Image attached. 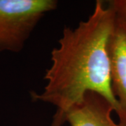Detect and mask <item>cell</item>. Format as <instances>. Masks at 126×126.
Instances as JSON below:
<instances>
[{
  "label": "cell",
  "mask_w": 126,
  "mask_h": 126,
  "mask_svg": "<svg viewBox=\"0 0 126 126\" xmlns=\"http://www.w3.org/2000/svg\"><path fill=\"white\" fill-rule=\"evenodd\" d=\"M58 5L56 0H0V52H20L39 21Z\"/></svg>",
  "instance_id": "cell-2"
},
{
  "label": "cell",
  "mask_w": 126,
  "mask_h": 126,
  "mask_svg": "<svg viewBox=\"0 0 126 126\" xmlns=\"http://www.w3.org/2000/svg\"><path fill=\"white\" fill-rule=\"evenodd\" d=\"M112 105L102 95L89 92L67 113L65 123L70 126H121L113 120Z\"/></svg>",
  "instance_id": "cell-4"
},
{
  "label": "cell",
  "mask_w": 126,
  "mask_h": 126,
  "mask_svg": "<svg viewBox=\"0 0 126 126\" xmlns=\"http://www.w3.org/2000/svg\"><path fill=\"white\" fill-rule=\"evenodd\" d=\"M108 50L111 88L118 104V123L126 126V24L116 18Z\"/></svg>",
  "instance_id": "cell-3"
},
{
  "label": "cell",
  "mask_w": 126,
  "mask_h": 126,
  "mask_svg": "<svg viewBox=\"0 0 126 126\" xmlns=\"http://www.w3.org/2000/svg\"><path fill=\"white\" fill-rule=\"evenodd\" d=\"M112 7L102 0L95 2L86 20L77 27H65L58 46L50 53L51 64L44 74L46 85L37 102L55 107L50 126H63L67 113L89 92L102 95L118 111L111 81L109 40L115 25Z\"/></svg>",
  "instance_id": "cell-1"
},
{
  "label": "cell",
  "mask_w": 126,
  "mask_h": 126,
  "mask_svg": "<svg viewBox=\"0 0 126 126\" xmlns=\"http://www.w3.org/2000/svg\"><path fill=\"white\" fill-rule=\"evenodd\" d=\"M108 3L112 7L116 18L126 24V0H112Z\"/></svg>",
  "instance_id": "cell-5"
}]
</instances>
